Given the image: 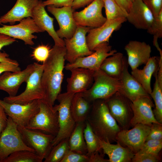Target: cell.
Returning a JSON list of instances; mask_svg holds the SVG:
<instances>
[{"label": "cell", "mask_w": 162, "mask_h": 162, "mask_svg": "<svg viewBox=\"0 0 162 162\" xmlns=\"http://www.w3.org/2000/svg\"><path fill=\"white\" fill-rule=\"evenodd\" d=\"M131 106L133 116L130 125L134 126L138 124H142L151 126L153 123H159L154 114L152 108L154 106L151 97H143L131 102Z\"/></svg>", "instance_id": "d6986e66"}, {"label": "cell", "mask_w": 162, "mask_h": 162, "mask_svg": "<svg viewBox=\"0 0 162 162\" xmlns=\"http://www.w3.org/2000/svg\"><path fill=\"white\" fill-rule=\"evenodd\" d=\"M90 103L81 93L74 94L71 102L70 111L76 123L86 122L92 107Z\"/></svg>", "instance_id": "f1b7e54d"}, {"label": "cell", "mask_w": 162, "mask_h": 162, "mask_svg": "<svg viewBox=\"0 0 162 162\" xmlns=\"http://www.w3.org/2000/svg\"><path fill=\"white\" fill-rule=\"evenodd\" d=\"M39 100L26 104L7 103L0 99V105L6 115L21 127H26L39 110Z\"/></svg>", "instance_id": "8fae6325"}, {"label": "cell", "mask_w": 162, "mask_h": 162, "mask_svg": "<svg viewBox=\"0 0 162 162\" xmlns=\"http://www.w3.org/2000/svg\"><path fill=\"white\" fill-rule=\"evenodd\" d=\"M43 1H39L37 5L34 8L32 18L36 24L44 32L46 31L53 39L55 45L65 46L64 40L60 38L55 30L53 24L54 19L46 12Z\"/></svg>", "instance_id": "cb8c5ba5"}, {"label": "cell", "mask_w": 162, "mask_h": 162, "mask_svg": "<svg viewBox=\"0 0 162 162\" xmlns=\"http://www.w3.org/2000/svg\"><path fill=\"white\" fill-rule=\"evenodd\" d=\"M34 68L33 64L28 65L22 70L3 73L0 75V90L6 92L9 96L16 95L20 86L23 82H26Z\"/></svg>", "instance_id": "ffe728a7"}, {"label": "cell", "mask_w": 162, "mask_h": 162, "mask_svg": "<svg viewBox=\"0 0 162 162\" xmlns=\"http://www.w3.org/2000/svg\"><path fill=\"white\" fill-rule=\"evenodd\" d=\"M34 69L30 75L23 92L18 95L8 96L3 98L4 101L9 103L26 104L36 100L45 99L46 95L41 82L44 65L34 62Z\"/></svg>", "instance_id": "3957f363"}, {"label": "cell", "mask_w": 162, "mask_h": 162, "mask_svg": "<svg viewBox=\"0 0 162 162\" xmlns=\"http://www.w3.org/2000/svg\"><path fill=\"white\" fill-rule=\"evenodd\" d=\"M104 0H94L83 10L74 12L73 17L77 26L91 28L99 27L107 20L102 14Z\"/></svg>", "instance_id": "5bb4252c"}, {"label": "cell", "mask_w": 162, "mask_h": 162, "mask_svg": "<svg viewBox=\"0 0 162 162\" xmlns=\"http://www.w3.org/2000/svg\"><path fill=\"white\" fill-rule=\"evenodd\" d=\"M70 70L71 75L67 79V92L82 93L90 88L94 81V71L81 68Z\"/></svg>", "instance_id": "603a6c76"}, {"label": "cell", "mask_w": 162, "mask_h": 162, "mask_svg": "<svg viewBox=\"0 0 162 162\" xmlns=\"http://www.w3.org/2000/svg\"><path fill=\"white\" fill-rule=\"evenodd\" d=\"M51 49L48 45H39L34 50L31 56L38 62L44 63L48 58Z\"/></svg>", "instance_id": "8d00e7d4"}, {"label": "cell", "mask_w": 162, "mask_h": 162, "mask_svg": "<svg viewBox=\"0 0 162 162\" xmlns=\"http://www.w3.org/2000/svg\"><path fill=\"white\" fill-rule=\"evenodd\" d=\"M43 160L35 152L21 150L12 153L1 162H42Z\"/></svg>", "instance_id": "1f68e13d"}, {"label": "cell", "mask_w": 162, "mask_h": 162, "mask_svg": "<svg viewBox=\"0 0 162 162\" xmlns=\"http://www.w3.org/2000/svg\"><path fill=\"white\" fill-rule=\"evenodd\" d=\"M154 17L157 16L162 10V0H142Z\"/></svg>", "instance_id": "b9f144b4"}, {"label": "cell", "mask_w": 162, "mask_h": 162, "mask_svg": "<svg viewBox=\"0 0 162 162\" xmlns=\"http://www.w3.org/2000/svg\"><path fill=\"white\" fill-rule=\"evenodd\" d=\"M152 13L142 0H134L130 4L127 20L139 29L147 30L154 19Z\"/></svg>", "instance_id": "44dd1931"}, {"label": "cell", "mask_w": 162, "mask_h": 162, "mask_svg": "<svg viewBox=\"0 0 162 162\" xmlns=\"http://www.w3.org/2000/svg\"><path fill=\"white\" fill-rule=\"evenodd\" d=\"M68 138L63 140L53 146L44 162H61L69 149Z\"/></svg>", "instance_id": "836d02e7"}, {"label": "cell", "mask_w": 162, "mask_h": 162, "mask_svg": "<svg viewBox=\"0 0 162 162\" xmlns=\"http://www.w3.org/2000/svg\"><path fill=\"white\" fill-rule=\"evenodd\" d=\"M7 115L3 108L0 105V136L7 125L8 118Z\"/></svg>", "instance_id": "7dc6e473"}, {"label": "cell", "mask_w": 162, "mask_h": 162, "mask_svg": "<svg viewBox=\"0 0 162 162\" xmlns=\"http://www.w3.org/2000/svg\"><path fill=\"white\" fill-rule=\"evenodd\" d=\"M9 55L5 52H2L0 51V62L9 61L12 59L9 57Z\"/></svg>", "instance_id": "f907efd6"}, {"label": "cell", "mask_w": 162, "mask_h": 162, "mask_svg": "<svg viewBox=\"0 0 162 162\" xmlns=\"http://www.w3.org/2000/svg\"><path fill=\"white\" fill-rule=\"evenodd\" d=\"M21 70L19 64L15 60L0 62V75L6 71L16 72Z\"/></svg>", "instance_id": "60d3db41"}, {"label": "cell", "mask_w": 162, "mask_h": 162, "mask_svg": "<svg viewBox=\"0 0 162 162\" xmlns=\"http://www.w3.org/2000/svg\"><path fill=\"white\" fill-rule=\"evenodd\" d=\"M39 0H17L14 5L7 13L0 17V23H9L14 25L28 17L32 18L34 8Z\"/></svg>", "instance_id": "d4e9b609"}, {"label": "cell", "mask_w": 162, "mask_h": 162, "mask_svg": "<svg viewBox=\"0 0 162 162\" xmlns=\"http://www.w3.org/2000/svg\"><path fill=\"white\" fill-rule=\"evenodd\" d=\"M17 125L9 117L7 126L0 136V162L12 153L21 150L34 152L24 142Z\"/></svg>", "instance_id": "52a82bcc"}, {"label": "cell", "mask_w": 162, "mask_h": 162, "mask_svg": "<svg viewBox=\"0 0 162 162\" xmlns=\"http://www.w3.org/2000/svg\"><path fill=\"white\" fill-rule=\"evenodd\" d=\"M84 122L76 123L74 128L68 138L70 150L81 154L86 155L87 149L85 140L83 130Z\"/></svg>", "instance_id": "f546056e"}, {"label": "cell", "mask_w": 162, "mask_h": 162, "mask_svg": "<svg viewBox=\"0 0 162 162\" xmlns=\"http://www.w3.org/2000/svg\"><path fill=\"white\" fill-rule=\"evenodd\" d=\"M159 155H155L140 150L135 153L131 161L133 162H157L159 161Z\"/></svg>", "instance_id": "f35d334b"}, {"label": "cell", "mask_w": 162, "mask_h": 162, "mask_svg": "<svg viewBox=\"0 0 162 162\" xmlns=\"http://www.w3.org/2000/svg\"><path fill=\"white\" fill-rule=\"evenodd\" d=\"M17 128L25 144L44 159L53 147L55 136L37 130L18 126Z\"/></svg>", "instance_id": "ba28073f"}, {"label": "cell", "mask_w": 162, "mask_h": 162, "mask_svg": "<svg viewBox=\"0 0 162 162\" xmlns=\"http://www.w3.org/2000/svg\"><path fill=\"white\" fill-rule=\"evenodd\" d=\"M133 0H127L128 2L129 3V4H130H130H131V3L133 1Z\"/></svg>", "instance_id": "816d5d0a"}, {"label": "cell", "mask_w": 162, "mask_h": 162, "mask_svg": "<svg viewBox=\"0 0 162 162\" xmlns=\"http://www.w3.org/2000/svg\"><path fill=\"white\" fill-rule=\"evenodd\" d=\"M74 0H46L43 1L44 6L52 5L57 7H71Z\"/></svg>", "instance_id": "ee69618b"}, {"label": "cell", "mask_w": 162, "mask_h": 162, "mask_svg": "<svg viewBox=\"0 0 162 162\" xmlns=\"http://www.w3.org/2000/svg\"><path fill=\"white\" fill-rule=\"evenodd\" d=\"M74 94L66 92L60 93L57 97L59 104L53 107L58 112L59 129L53 141V147L63 140L68 138L74 128L76 123L70 111L71 102Z\"/></svg>", "instance_id": "5b68a950"}, {"label": "cell", "mask_w": 162, "mask_h": 162, "mask_svg": "<svg viewBox=\"0 0 162 162\" xmlns=\"http://www.w3.org/2000/svg\"><path fill=\"white\" fill-rule=\"evenodd\" d=\"M100 152H97L87 155L89 158L88 162H109L108 159L104 158V154H101Z\"/></svg>", "instance_id": "f6af8a7d"}, {"label": "cell", "mask_w": 162, "mask_h": 162, "mask_svg": "<svg viewBox=\"0 0 162 162\" xmlns=\"http://www.w3.org/2000/svg\"><path fill=\"white\" fill-rule=\"evenodd\" d=\"M154 19L151 25L147 30V32L153 36V45H158V38L162 37V10Z\"/></svg>", "instance_id": "d590c367"}, {"label": "cell", "mask_w": 162, "mask_h": 162, "mask_svg": "<svg viewBox=\"0 0 162 162\" xmlns=\"http://www.w3.org/2000/svg\"><path fill=\"white\" fill-rule=\"evenodd\" d=\"M85 122L83 135L87 149L86 155H89L97 152H101L102 149L99 139L94 133L88 123Z\"/></svg>", "instance_id": "d6a6232c"}, {"label": "cell", "mask_w": 162, "mask_h": 162, "mask_svg": "<svg viewBox=\"0 0 162 162\" xmlns=\"http://www.w3.org/2000/svg\"><path fill=\"white\" fill-rule=\"evenodd\" d=\"M3 25L2 27H0V33L24 41L25 44L31 46L34 44L33 39L37 38L33 34L44 32L30 17L23 19L18 24L16 25Z\"/></svg>", "instance_id": "7c38bea8"}, {"label": "cell", "mask_w": 162, "mask_h": 162, "mask_svg": "<svg viewBox=\"0 0 162 162\" xmlns=\"http://www.w3.org/2000/svg\"><path fill=\"white\" fill-rule=\"evenodd\" d=\"M88 157L69 149L61 162H88Z\"/></svg>", "instance_id": "ab89813d"}, {"label": "cell", "mask_w": 162, "mask_h": 162, "mask_svg": "<svg viewBox=\"0 0 162 162\" xmlns=\"http://www.w3.org/2000/svg\"><path fill=\"white\" fill-rule=\"evenodd\" d=\"M116 52V50H112L109 42H104L97 46L91 55L79 58L72 63H68L64 68L70 70L74 68H81L95 71L100 69L101 65L106 58Z\"/></svg>", "instance_id": "30bf717a"}, {"label": "cell", "mask_w": 162, "mask_h": 162, "mask_svg": "<svg viewBox=\"0 0 162 162\" xmlns=\"http://www.w3.org/2000/svg\"><path fill=\"white\" fill-rule=\"evenodd\" d=\"M124 50L128 55V63L132 70L145 64L151 57V47L145 42L130 40L125 46Z\"/></svg>", "instance_id": "7402d4cb"}, {"label": "cell", "mask_w": 162, "mask_h": 162, "mask_svg": "<svg viewBox=\"0 0 162 162\" xmlns=\"http://www.w3.org/2000/svg\"><path fill=\"white\" fill-rule=\"evenodd\" d=\"M94 0H74L71 7L75 10L80 8L88 5Z\"/></svg>", "instance_id": "c3c4849f"}, {"label": "cell", "mask_w": 162, "mask_h": 162, "mask_svg": "<svg viewBox=\"0 0 162 162\" xmlns=\"http://www.w3.org/2000/svg\"><path fill=\"white\" fill-rule=\"evenodd\" d=\"M160 61V57H151L143 69L136 68L131 72V74L150 95L152 90L151 84L152 76L157 71Z\"/></svg>", "instance_id": "484cf974"}, {"label": "cell", "mask_w": 162, "mask_h": 162, "mask_svg": "<svg viewBox=\"0 0 162 162\" xmlns=\"http://www.w3.org/2000/svg\"><path fill=\"white\" fill-rule=\"evenodd\" d=\"M94 83L86 91L81 93L89 102L98 100H106L118 92L121 86L119 80L108 75L100 69L95 71Z\"/></svg>", "instance_id": "277c9868"}, {"label": "cell", "mask_w": 162, "mask_h": 162, "mask_svg": "<svg viewBox=\"0 0 162 162\" xmlns=\"http://www.w3.org/2000/svg\"><path fill=\"white\" fill-rule=\"evenodd\" d=\"M162 148V139L149 140L145 142L140 150L155 155H159Z\"/></svg>", "instance_id": "74e56055"}, {"label": "cell", "mask_w": 162, "mask_h": 162, "mask_svg": "<svg viewBox=\"0 0 162 162\" xmlns=\"http://www.w3.org/2000/svg\"><path fill=\"white\" fill-rule=\"evenodd\" d=\"M91 28L77 26L71 38L64 39L66 50L64 58L68 63H72L77 58L91 55L94 52L89 49L86 40V34Z\"/></svg>", "instance_id": "9c48e42d"}, {"label": "cell", "mask_w": 162, "mask_h": 162, "mask_svg": "<svg viewBox=\"0 0 162 162\" xmlns=\"http://www.w3.org/2000/svg\"><path fill=\"white\" fill-rule=\"evenodd\" d=\"M15 41V39L0 33V50L4 46L11 44Z\"/></svg>", "instance_id": "bcb514c9"}, {"label": "cell", "mask_w": 162, "mask_h": 162, "mask_svg": "<svg viewBox=\"0 0 162 162\" xmlns=\"http://www.w3.org/2000/svg\"><path fill=\"white\" fill-rule=\"evenodd\" d=\"M104 2L107 20L126 18L128 14L114 0H104Z\"/></svg>", "instance_id": "e575fe53"}, {"label": "cell", "mask_w": 162, "mask_h": 162, "mask_svg": "<svg viewBox=\"0 0 162 162\" xmlns=\"http://www.w3.org/2000/svg\"><path fill=\"white\" fill-rule=\"evenodd\" d=\"M105 100L112 116L123 129H127L132 117L131 101L118 92Z\"/></svg>", "instance_id": "4fadbf2b"}, {"label": "cell", "mask_w": 162, "mask_h": 162, "mask_svg": "<svg viewBox=\"0 0 162 162\" xmlns=\"http://www.w3.org/2000/svg\"><path fill=\"white\" fill-rule=\"evenodd\" d=\"M103 154H106L109 162L131 161L134 153L128 148L122 146L118 142L116 144L99 139Z\"/></svg>", "instance_id": "4316f807"}, {"label": "cell", "mask_w": 162, "mask_h": 162, "mask_svg": "<svg viewBox=\"0 0 162 162\" xmlns=\"http://www.w3.org/2000/svg\"><path fill=\"white\" fill-rule=\"evenodd\" d=\"M117 3L127 14L128 12L130 4L127 0H114Z\"/></svg>", "instance_id": "681fc988"}, {"label": "cell", "mask_w": 162, "mask_h": 162, "mask_svg": "<svg viewBox=\"0 0 162 162\" xmlns=\"http://www.w3.org/2000/svg\"><path fill=\"white\" fill-rule=\"evenodd\" d=\"M154 76L155 82L153 88L150 96L153 99L155 108L153 110L154 114L158 122L162 124V76L157 74Z\"/></svg>", "instance_id": "4dcf8cb0"}, {"label": "cell", "mask_w": 162, "mask_h": 162, "mask_svg": "<svg viewBox=\"0 0 162 162\" xmlns=\"http://www.w3.org/2000/svg\"><path fill=\"white\" fill-rule=\"evenodd\" d=\"M127 21L125 17L113 20H107L101 26L91 28L86 36L88 46L91 51L99 44L105 42H109L113 32L120 27Z\"/></svg>", "instance_id": "e0dca14e"}, {"label": "cell", "mask_w": 162, "mask_h": 162, "mask_svg": "<svg viewBox=\"0 0 162 162\" xmlns=\"http://www.w3.org/2000/svg\"><path fill=\"white\" fill-rule=\"evenodd\" d=\"M128 66L125 57L123 69L119 79L121 86L118 92L131 102L142 97H151L140 83L129 73Z\"/></svg>", "instance_id": "ac0fdd59"}, {"label": "cell", "mask_w": 162, "mask_h": 162, "mask_svg": "<svg viewBox=\"0 0 162 162\" xmlns=\"http://www.w3.org/2000/svg\"><path fill=\"white\" fill-rule=\"evenodd\" d=\"M151 126L138 124L130 130H121L117 135L116 141L135 154L141 149L146 141Z\"/></svg>", "instance_id": "9a60e30c"}, {"label": "cell", "mask_w": 162, "mask_h": 162, "mask_svg": "<svg viewBox=\"0 0 162 162\" xmlns=\"http://www.w3.org/2000/svg\"><path fill=\"white\" fill-rule=\"evenodd\" d=\"M66 51L65 46L54 45L48 58L43 63L41 84L46 95L45 99L52 106L61 91Z\"/></svg>", "instance_id": "6da1fadb"}, {"label": "cell", "mask_w": 162, "mask_h": 162, "mask_svg": "<svg viewBox=\"0 0 162 162\" xmlns=\"http://www.w3.org/2000/svg\"><path fill=\"white\" fill-rule=\"evenodd\" d=\"M92 103L86 121L100 140L110 143L116 141L121 130L110 113L105 100H96Z\"/></svg>", "instance_id": "7a4b0ae2"}, {"label": "cell", "mask_w": 162, "mask_h": 162, "mask_svg": "<svg viewBox=\"0 0 162 162\" xmlns=\"http://www.w3.org/2000/svg\"><path fill=\"white\" fill-rule=\"evenodd\" d=\"M47 7L48 11L54 16L58 24L59 29L56 31L58 36L62 39L71 38L77 26L73 17L74 10L71 7Z\"/></svg>", "instance_id": "2e32d148"}, {"label": "cell", "mask_w": 162, "mask_h": 162, "mask_svg": "<svg viewBox=\"0 0 162 162\" xmlns=\"http://www.w3.org/2000/svg\"><path fill=\"white\" fill-rule=\"evenodd\" d=\"M124 57L122 53L116 52L104 60L100 69L109 76L119 80L123 69Z\"/></svg>", "instance_id": "83f0119b"}, {"label": "cell", "mask_w": 162, "mask_h": 162, "mask_svg": "<svg viewBox=\"0 0 162 162\" xmlns=\"http://www.w3.org/2000/svg\"><path fill=\"white\" fill-rule=\"evenodd\" d=\"M161 139H162V124L158 123H153L151 126L150 131L146 138V141L149 140Z\"/></svg>", "instance_id": "7bdbcfd3"}, {"label": "cell", "mask_w": 162, "mask_h": 162, "mask_svg": "<svg viewBox=\"0 0 162 162\" xmlns=\"http://www.w3.org/2000/svg\"><path fill=\"white\" fill-rule=\"evenodd\" d=\"M39 110L26 128L37 130L55 137L59 129L58 115L53 106L46 99L39 100Z\"/></svg>", "instance_id": "8992f818"}]
</instances>
